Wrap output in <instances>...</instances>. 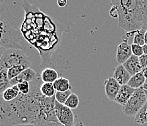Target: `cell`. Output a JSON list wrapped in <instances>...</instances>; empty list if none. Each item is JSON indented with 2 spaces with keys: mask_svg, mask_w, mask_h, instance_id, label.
<instances>
[{
  "mask_svg": "<svg viewBox=\"0 0 147 126\" xmlns=\"http://www.w3.org/2000/svg\"><path fill=\"white\" fill-rule=\"evenodd\" d=\"M42 82L38 75L30 83V92L26 95L20 93L12 101L7 102L0 97V126L58 124L55 95L48 98L41 93Z\"/></svg>",
  "mask_w": 147,
  "mask_h": 126,
  "instance_id": "1",
  "label": "cell"
},
{
  "mask_svg": "<svg viewBox=\"0 0 147 126\" xmlns=\"http://www.w3.org/2000/svg\"><path fill=\"white\" fill-rule=\"evenodd\" d=\"M0 45L8 49L29 50L23 36L20 20L13 16L5 2L0 7Z\"/></svg>",
  "mask_w": 147,
  "mask_h": 126,
  "instance_id": "2",
  "label": "cell"
},
{
  "mask_svg": "<svg viewBox=\"0 0 147 126\" xmlns=\"http://www.w3.org/2000/svg\"><path fill=\"white\" fill-rule=\"evenodd\" d=\"M118 11L119 26L127 32L141 31L143 24L142 0H113Z\"/></svg>",
  "mask_w": 147,
  "mask_h": 126,
  "instance_id": "3",
  "label": "cell"
},
{
  "mask_svg": "<svg viewBox=\"0 0 147 126\" xmlns=\"http://www.w3.org/2000/svg\"><path fill=\"white\" fill-rule=\"evenodd\" d=\"M32 59L24 51L17 49L6 50L0 60V69L8 70L15 66L24 65L29 68Z\"/></svg>",
  "mask_w": 147,
  "mask_h": 126,
  "instance_id": "4",
  "label": "cell"
},
{
  "mask_svg": "<svg viewBox=\"0 0 147 126\" xmlns=\"http://www.w3.org/2000/svg\"><path fill=\"white\" fill-rule=\"evenodd\" d=\"M147 101L144 89H136L133 95L122 107L123 114L127 117H136Z\"/></svg>",
  "mask_w": 147,
  "mask_h": 126,
  "instance_id": "5",
  "label": "cell"
},
{
  "mask_svg": "<svg viewBox=\"0 0 147 126\" xmlns=\"http://www.w3.org/2000/svg\"><path fill=\"white\" fill-rule=\"evenodd\" d=\"M55 113L59 123L62 126H73L75 125V115L71 109L57 101H55Z\"/></svg>",
  "mask_w": 147,
  "mask_h": 126,
  "instance_id": "6",
  "label": "cell"
},
{
  "mask_svg": "<svg viewBox=\"0 0 147 126\" xmlns=\"http://www.w3.org/2000/svg\"><path fill=\"white\" fill-rule=\"evenodd\" d=\"M123 42L119 44L117 50V61L119 65L124 64L133 55L131 45L128 44V38L122 37Z\"/></svg>",
  "mask_w": 147,
  "mask_h": 126,
  "instance_id": "7",
  "label": "cell"
},
{
  "mask_svg": "<svg viewBox=\"0 0 147 126\" xmlns=\"http://www.w3.org/2000/svg\"><path fill=\"white\" fill-rule=\"evenodd\" d=\"M121 86L113 77L108 78L104 82V87H105V93L107 98L110 101H114L117 97V94L119 91Z\"/></svg>",
  "mask_w": 147,
  "mask_h": 126,
  "instance_id": "8",
  "label": "cell"
},
{
  "mask_svg": "<svg viewBox=\"0 0 147 126\" xmlns=\"http://www.w3.org/2000/svg\"><path fill=\"white\" fill-rule=\"evenodd\" d=\"M38 75H39L38 73L36 72L33 69L29 67V68L26 69L17 77L10 80V85H17L18 83H22V82H29V83H31V82H32L33 80H34L37 78Z\"/></svg>",
  "mask_w": 147,
  "mask_h": 126,
  "instance_id": "9",
  "label": "cell"
},
{
  "mask_svg": "<svg viewBox=\"0 0 147 126\" xmlns=\"http://www.w3.org/2000/svg\"><path fill=\"white\" fill-rule=\"evenodd\" d=\"M136 90V89L129 87L127 85H121L114 101L123 107L128 101V100L130 99L131 96L133 95Z\"/></svg>",
  "mask_w": 147,
  "mask_h": 126,
  "instance_id": "10",
  "label": "cell"
},
{
  "mask_svg": "<svg viewBox=\"0 0 147 126\" xmlns=\"http://www.w3.org/2000/svg\"><path fill=\"white\" fill-rule=\"evenodd\" d=\"M112 77L118 82L120 85H127L128 82L129 81L132 76L127 71L123 64H121L118 65L114 69Z\"/></svg>",
  "mask_w": 147,
  "mask_h": 126,
  "instance_id": "11",
  "label": "cell"
},
{
  "mask_svg": "<svg viewBox=\"0 0 147 126\" xmlns=\"http://www.w3.org/2000/svg\"><path fill=\"white\" fill-rule=\"evenodd\" d=\"M123 66H125V68L126 69L127 71L129 73V75L131 76L136 75L138 73L142 71L143 69L140 63V61H139L138 57L136 56V55H133L130 58L125 62Z\"/></svg>",
  "mask_w": 147,
  "mask_h": 126,
  "instance_id": "12",
  "label": "cell"
},
{
  "mask_svg": "<svg viewBox=\"0 0 147 126\" xmlns=\"http://www.w3.org/2000/svg\"><path fill=\"white\" fill-rule=\"evenodd\" d=\"M40 77L42 82L45 83H53L59 77L58 72L53 68H46L42 70Z\"/></svg>",
  "mask_w": 147,
  "mask_h": 126,
  "instance_id": "13",
  "label": "cell"
},
{
  "mask_svg": "<svg viewBox=\"0 0 147 126\" xmlns=\"http://www.w3.org/2000/svg\"><path fill=\"white\" fill-rule=\"evenodd\" d=\"M146 79L144 77V73L141 71L131 77L130 79L127 83V85L134 89L141 88V87H143L144 85L146 83Z\"/></svg>",
  "mask_w": 147,
  "mask_h": 126,
  "instance_id": "14",
  "label": "cell"
},
{
  "mask_svg": "<svg viewBox=\"0 0 147 126\" xmlns=\"http://www.w3.org/2000/svg\"><path fill=\"white\" fill-rule=\"evenodd\" d=\"M53 87L56 91L59 92H65V91H71L72 86L69 83V79L63 77H59L57 80L53 83Z\"/></svg>",
  "mask_w": 147,
  "mask_h": 126,
  "instance_id": "15",
  "label": "cell"
},
{
  "mask_svg": "<svg viewBox=\"0 0 147 126\" xmlns=\"http://www.w3.org/2000/svg\"><path fill=\"white\" fill-rule=\"evenodd\" d=\"M19 94L20 92L18 87L17 85H14L5 90L3 93L2 94V98L5 101L10 102L16 99L19 95Z\"/></svg>",
  "mask_w": 147,
  "mask_h": 126,
  "instance_id": "16",
  "label": "cell"
},
{
  "mask_svg": "<svg viewBox=\"0 0 147 126\" xmlns=\"http://www.w3.org/2000/svg\"><path fill=\"white\" fill-rule=\"evenodd\" d=\"M12 86L10 85L7 77V70L0 69V95H2L6 89Z\"/></svg>",
  "mask_w": 147,
  "mask_h": 126,
  "instance_id": "17",
  "label": "cell"
},
{
  "mask_svg": "<svg viewBox=\"0 0 147 126\" xmlns=\"http://www.w3.org/2000/svg\"><path fill=\"white\" fill-rule=\"evenodd\" d=\"M40 92L45 97L51 98L55 95L57 91L53 87V83H42L40 86Z\"/></svg>",
  "mask_w": 147,
  "mask_h": 126,
  "instance_id": "18",
  "label": "cell"
},
{
  "mask_svg": "<svg viewBox=\"0 0 147 126\" xmlns=\"http://www.w3.org/2000/svg\"><path fill=\"white\" fill-rule=\"evenodd\" d=\"M27 68L28 67H26L24 65H18V66H15L12 68L9 69L7 70V77H8L9 80L10 81L17 77L18 75H21V73Z\"/></svg>",
  "mask_w": 147,
  "mask_h": 126,
  "instance_id": "19",
  "label": "cell"
},
{
  "mask_svg": "<svg viewBox=\"0 0 147 126\" xmlns=\"http://www.w3.org/2000/svg\"><path fill=\"white\" fill-rule=\"evenodd\" d=\"M134 122L141 125H144L147 123V101L136 115Z\"/></svg>",
  "mask_w": 147,
  "mask_h": 126,
  "instance_id": "20",
  "label": "cell"
},
{
  "mask_svg": "<svg viewBox=\"0 0 147 126\" xmlns=\"http://www.w3.org/2000/svg\"><path fill=\"white\" fill-rule=\"evenodd\" d=\"M65 105L69 107V109H71L72 110L75 109L79 105V98H78V96L76 93H73L71 95H69V97L67 100Z\"/></svg>",
  "mask_w": 147,
  "mask_h": 126,
  "instance_id": "21",
  "label": "cell"
},
{
  "mask_svg": "<svg viewBox=\"0 0 147 126\" xmlns=\"http://www.w3.org/2000/svg\"><path fill=\"white\" fill-rule=\"evenodd\" d=\"M73 93L71 91H65V92H59L57 91L55 94V99L56 101L59 103H61V104H65L67 100L68 99V98L69 97V95Z\"/></svg>",
  "mask_w": 147,
  "mask_h": 126,
  "instance_id": "22",
  "label": "cell"
},
{
  "mask_svg": "<svg viewBox=\"0 0 147 126\" xmlns=\"http://www.w3.org/2000/svg\"><path fill=\"white\" fill-rule=\"evenodd\" d=\"M143 5V24L141 31L145 32L147 30V0H142Z\"/></svg>",
  "mask_w": 147,
  "mask_h": 126,
  "instance_id": "23",
  "label": "cell"
},
{
  "mask_svg": "<svg viewBox=\"0 0 147 126\" xmlns=\"http://www.w3.org/2000/svg\"><path fill=\"white\" fill-rule=\"evenodd\" d=\"M133 44H136L138 45L144 46L145 45L144 41V33L141 31H138L135 34L133 37Z\"/></svg>",
  "mask_w": 147,
  "mask_h": 126,
  "instance_id": "24",
  "label": "cell"
},
{
  "mask_svg": "<svg viewBox=\"0 0 147 126\" xmlns=\"http://www.w3.org/2000/svg\"><path fill=\"white\" fill-rule=\"evenodd\" d=\"M18 90H19L20 93L24 94V95H26L29 93L31 91L30 87V83L29 82H22L17 85Z\"/></svg>",
  "mask_w": 147,
  "mask_h": 126,
  "instance_id": "25",
  "label": "cell"
},
{
  "mask_svg": "<svg viewBox=\"0 0 147 126\" xmlns=\"http://www.w3.org/2000/svg\"><path fill=\"white\" fill-rule=\"evenodd\" d=\"M131 48H132V52H133V55H136L137 57H141V55H144V49L142 46L138 45L136 44H132L131 45Z\"/></svg>",
  "mask_w": 147,
  "mask_h": 126,
  "instance_id": "26",
  "label": "cell"
},
{
  "mask_svg": "<svg viewBox=\"0 0 147 126\" xmlns=\"http://www.w3.org/2000/svg\"><path fill=\"white\" fill-rule=\"evenodd\" d=\"M139 61H140V63L142 67V69H145L147 67V55L144 54L141 55V57H139Z\"/></svg>",
  "mask_w": 147,
  "mask_h": 126,
  "instance_id": "27",
  "label": "cell"
},
{
  "mask_svg": "<svg viewBox=\"0 0 147 126\" xmlns=\"http://www.w3.org/2000/svg\"><path fill=\"white\" fill-rule=\"evenodd\" d=\"M111 16L113 18H118V11H117V7L113 5H111V8L110 12H109Z\"/></svg>",
  "mask_w": 147,
  "mask_h": 126,
  "instance_id": "28",
  "label": "cell"
},
{
  "mask_svg": "<svg viewBox=\"0 0 147 126\" xmlns=\"http://www.w3.org/2000/svg\"><path fill=\"white\" fill-rule=\"evenodd\" d=\"M15 126H62L59 123L58 124H49V125H19Z\"/></svg>",
  "mask_w": 147,
  "mask_h": 126,
  "instance_id": "29",
  "label": "cell"
},
{
  "mask_svg": "<svg viewBox=\"0 0 147 126\" xmlns=\"http://www.w3.org/2000/svg\"><path fill=\"white\" fill-rule=\"evenodd\" d=\"M67 4V1H66V0H59V1H57V5L61 7H65Z\"/></svg>",
  "mask_w": 147,
  "mask_h": 126,
  "instance_id": "30",
  "label": "cell"
},
{
  "mask_svg": "<svg viewBox=\"0 0 147 126\" xmlns=\"http://www.w3.org/2000/svg\"><path fill=\"white\" fill-rule=\"evenodd\" d=\"M5 50H6V49H5V47H3L2 46L0 45V60H1V58H2L3 54L5 53Z\"/></svg>",
  "mask_w": 147,
  "mask_h": 126,
  "instance_id": "31",
  "label": "cell"
},
{
  "mask_svg": "<svg viewBox=\"0 0 147 126\" xmlns=\"http://www.w3.org/2000/svg\"><path fill=\"white\" fill-rule=\"evenodd\" d=\"M142 72L144 73V77H146V79H147V67L145 69H143Z\"/></svg>",
  "mask_w": 147,
  "mask_h": 126,
  "instance_id": "32",
  "label": "cell"
},
{
  "mask_svg": "<svg viewBox=\"0 0 147 126\" xmlns=\"http://www.w3.org/2000/svg\"><path fill=\"white\" fill-rule=\"evenodd\" d=\"M143 49H144V53L147 55V45H144L143 46Z\"/></svg>",
  "mask_w": 147,
  "mask_h": 126,
  "instance_id": "33",
  "label": "cell"
},
{
  "mask_svg": "<svg viewBox=\"0 0 147 126\" xmlns=\"http://www.w3.org/2000/svg\"><path fill=\"white\" fill-rule=\"evenodd\" d=\"M73 126H86V125L83 123L82 122H79V123H77L76 124H75Z\"/></svg>",
  "mask_w": 147,
  "mask_h": 126,
  "instance_id": "34",
  "label": "cell"
},
{
  "mask_svg": "<svg viewBox=\"0 0 147 126\" xmlns=\"http://www.w3.org/2000/svg\"><path fill=\"white\" fill-rule=\"evenodd\" d=\"M144 41H145V45H147V30L144 32Z\"/></svg>",
  "mask_w": 147,
  "mask_h": 126,
  "instance_id": "35",
  "label": "cell"
},
{
  "mask_svg": "<svg viewBox=\"0 0 147 126\" xmlns=\"http://www.w3.org/2000/svg\"><path fill=\"white\" fill-rule=\"evenodd\" d=\"M143 88H144V90H146V91H147V84L146 83H145V84L144 85V86H143Z\"/></svg>",
  "mask_w": 147,
  "mask_h": 126,
  "instance_id": "36",
  "label": "cell"
},
{
  "mask_svg": "<svg viewBox=\"0 0 147 126\" xmlns=\"http://www.w3.org/2000/svg\"><path fill=\"white\" fill-rule=\"evenodd\" d=\"M5 2V1H3V0H0V7H1V5H2V4H4Z\"/></svg>",
  "mask_w": 147,
  "mask_h": 126,
  "instance_id": "37",
  "label": "cell"
},
{
  "mask_svg": "<svg viewBox=\"0 0 147 126\" xmlns=\"http://www.w3.org/2000/svg\"><path fill=\"white\" fill-rule=\"evenodd\" d=\"M144 92H145L146 96V99H147V91H146V90H144Z\"/></svg>",
  "mask_w": 147,
  "mask_h": 126,
  "instance_id": "38",
  "label": "cell"
},
{
  "mask_svg": "<svg viewBox=\"0 0 147 126\" xmlns=\"http://www.w3.org/2000/svg\"><path fill=\"white\" fill-rule=\"evenodd\" d=\"M146 84H147V79H146Z\"/></svg>",
  "mask_w": 147,
  "mask_h": 126,
  "instance_id": "39",
  "label": "cell"
},
{
  "mask_svg": "<svg viewBox=\"0 0 147 126\" xmlns=\"http://www.w3.org/2000/svg\"><path fill=\"white\" fill-rule=\"evenodd\" d=\"M1 96H2V95H0V97H1Z\"/></svg>",
  "mask_w": 147,
  "mask_h": 126,
  "instance_id": "40",
  "label": "cell"
}]
</instances>
